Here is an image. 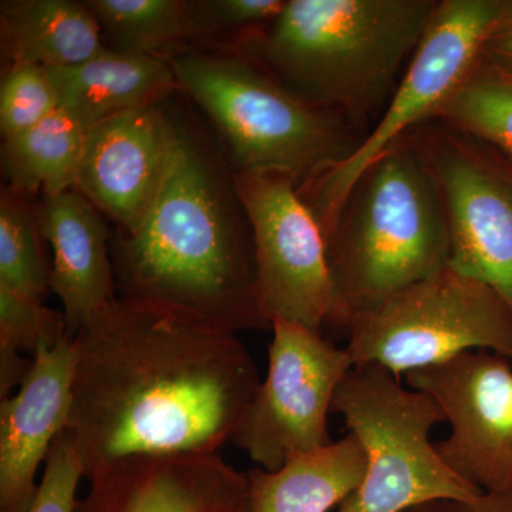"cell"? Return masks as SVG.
Wrapping results in <instances>:
<instances>
[{
  "instance_id": "obj_1",
  "label": "cell",
  "mask_w": 512,
  "mask_h": 512,
  "mask_svg": "<svg viewBox=\"0 0 512 512\" xmlns=\"http://www.w3.org/2000/svg\"><path fill=\"white\" fill-rule=\"evenodd\" d=\"M64 433L90 480L136 457L218 454L261 384L237 333L116 298L73 338Z\"/></svg>"
},
{
  "instance_id": "obj_2",
  "label": "cell",
  "mask_w": 512,
  "mask_h": 512,
  "mask_svg": "<svg viewBox=\"0 0 512 512\" xmlns=\"http://www.w3.org/2000/svg\"><path fill=\"white\" fill-rule=\"evenodd\" d=\"M117 298L214 328L271 329L256 298L254 245L234 171L187 120L174 116L163 183L146 217L111 237Z\"/></svg>"
},
{
  "instance_id": "obj_3",
  "label": "cell",
  "mask_w": 512,
  "mask_h": 512,
  "mask_svg": "<svg viewBox=\"0 0 512 512\" xmlns=\"http://www.w3.org/2000/svg\"><path fill=\"white\" fill-rule=\"evenodd\" d=\"M439 0H288L268 28L225 49L366 136L382 116Z\"/></svg>"
},
{
  "instance_id": "obj_4",
  "label": "cell",
  "mask_w": 512,
  "mask_h": 512,
  "mask_svg": "<svg viewBox=\"0 0 512 512\" xmlns=\"http://www.w3.org/2000/svg\"><path fill=\"white\" fill-rule=\"evenodd\" d=\"M326 241L345 335L356 312L450 265L439 188L409 138L360 175Z\"/></svg>"
},
{
  "instance_id": "obj_5",
  "label": "cell",
  "mask_w": 512,
  "mask_h": 512,
  "mask_svg": "<svg viewBox=\"0 0 512 512\" xmlns=\"http://www.w3.org/2000/svg\"><path fill=\"white\" fill-rule=\"evenodd\" d=\"M170 63L181 92L217 128L234 173H281L301 188L348 160L365 138L235 50L191 47Z\"/></svg>"
},
{
  "instance_id": "obj_6",
  "label": "cell",
  "mask_w": 512,
  "mask_h": 512,
  "mask_svg": "<svg viewBox=\"0 0 512 512\" xmlns=\"http://www.w3.org/2000/svg\"><path fill=\"white\" fill-rule=\"evenodd\" d=\"M332 413L342 416L366 454L362 483L338 512H403L436 500L473 503L483 495L448 468L431 441V431L446 421L439 404L384 367H353Z\"/></svg>"
},
{
  "instance_id": "obj_7",
  "label": "cell",
  "mask_w": 512,
  "mask_h": 512,
  "mask_svg": "<svg viewBox=\"0 0 512 512\" xmlns=\"http://www.w3.org/2000/svg\"><path fill=\"white\" fill-rule=\"evenodd\" d=\"M346 336L355 367L377 365L396 377L474 350L512 362V308L448 265L356 312Z\"/></svg>"
},
{
  "instance_id": "obj_8",
  "label": "cell",
  "mask_w": 512,
  "mask_h": 512,
  "mask_svg": "<svg viewBox=\"0 0 512 512\" xmlns=\"http://www.w3.org/2000/svg\"><path fill=\"white\" fill-rule=\"evenodd\" d=\"M511 12L512 0H440L392 99L355 153L298 188L326 237L360 175L414 128L433 119L481 59L495 26Z\"/></svg>"
},
{
  "instance_id": "obj_9",
  "label": "cell",
  "mask_w": 512,
  "mask_h": 512,
  "mask_svg": "<svg viewBox=\"0 0 512 512\" xmlns=\"http://www.w3.org/2000/svg\"><path fill=\"white\" fill-rule=\"evenodd\" d=\"M254 245L256 298L269 325L336 328L338 301L318 218L281 173H234Z\"/></svg>"
},
{
  "instance_id": "obj_10",
  "label": "cell",
  "mask_w": 512,
  "mask_h": 512,
  "mask_svg": "<svg viewBox=\"0 0 512 512\" xmlns=\"http://www.w3.org/2000/svg\"><path fill=\"white\" fill-rule=\"evenodd\" d=\"M268 373L231 443L266 471L332 443L329 413L340 383L352 372L346 348L288 320H274Z\"/></svg>"
},
{
  "instance_id": "obj_11",
  "label": "cell",
  "mask_w": 512,
  "mask_h": 512,
  "mask_svg": "<svg viewBox=\"0 0 512 512\" xmlns=\"http://www.w3.org/2000/svg\"><path fill=\"white\" fill-rule=\"evenodd\" d=\"M406 138L439 188L451 268L491 286L512 308V165L440 120Z\"/></svg>"
},
{
  "instance_id": "obj_12",
  "label": "cell",
  "mask_w": 512,
  "mask_h": 512,
  "mask_svg": "<svg viewBox=\"0 0 512 512\" xmlns=\"http://www.w3.org/2000/svg\"><path fill=\"white\" fill-rule=\"evenodd\" d=\"M407 386L433 397L450 434L437 451L483 494H512V362L485 350L414 370Z\"/></svg>"
},
{
  "instance_id": "obj_13",
  "label": "cell",
  "mask_w": 512,
  "mask_h": 512,
  "mask_svg": "<svg viewBox=\"0 0 512 512\" xmlns=\"http://www.w3.org/2000/svg\"><path fill=\"white\" fill-rule=\"evenodd\" d=\"M163 104L127 111L87 130L74 190L110 217L116 231L140 224L163 183L174 134V116Z\"/></svg>"
},
{
  "instance_id": "obj_14",
  "label": "cell",
  "mask_w": 512,
  "mask_h": 512,
  "mask_svg": "<svg viewBox=\"0 0 512 512\" xmlns=\"http://www.w3.org/2000/svg\"><path fill=\"white\" fill-rule=\"evenodd\" d=\"M89 483L76 512H251L247 473L220 454L128 458Z\"/></svg>"
},
{
  "instance_id": "obj_15",
  "label": "cell",
  "mask_w": 512,
  "mask_h": 512,
  "mask_svg": "<svg viewBox=\"0 0 512 512\" xmlns=\"http://www.w3.org/2000/svg\"><path fill=\"white\" fill-rule=\"evenodd\" d=\"M73 339L42 346L18 392L0 400V512H26L36 476L72 409Z\"/></svg>"
},
{
  "instance_id": "obj_16",
  "label": "cell",
  "mask_w": 512,
  "mask_h": 512,
  "mask_svg": "<svg viewBox=\"0 0 512 512\" xmlns=\"http://www.w3.org/2000/svg\"><path fill=\"white\" fill-rule=\"evenodd\" d=\"M40 227L52 248L50 292L63 306L70 338L117 298L109 225L79 191L39 201Z\"/></svg>"
},
{
  "instance_id": "obj_17",
  "label": "cell",
  "mask_w": 512,
  "mask_h": 512,
  "mask_svg": "<svg viewBox=\"0 0 512 512\" xmlns=\"http://www.w3.org/2000/svg\"><path fill=\"white\" fill-rule=\"evenodd\" d=\"M47 72L60 109L86 130L127 111L163 104L180 90L170 60L107 47L87 62Z\"/></svg>"
},
{
  "instance_id": "obj_18",
  "label": "cell",
  "mask_w": 512,
  "mask_h": 512,
  "mask_svg": "<svg viewBox=\"0 0 512 512\" xmlns=\"http://www.w3.org/2000/svg\"><path fill=\"white\" fill-rule=\"evenodd\" d=\"M106 50L99 23L84 2L3 0L0 52L3 66L29 63L62 69Z\"/></svg>"
},
{
  "instance_id": "obj_19",
  "label": "cell",
  "mask_w": 512,
  "mask_h": 512,
  "mask_svg": "<svg viewBox=\"0 0 512 512\" xmlns=\"http://www.w3.org/2000/svg\"><path fill=\"white\" fill-rule=\"evenodd\" d=\"M365 471V450L349 431L279 470H249L251 512H329L359 487Z\"/></svg>"
},
{
  "instance_id": "obj_20",
  "label": "cell",
  "mask_w": 512,
  "mask_h": 512,
  "mask_svg": "<svg viewBox=\"0 0 512 512\" xmlns=\"http://www.w3.org/2000/svg\"><path fill=\"white\" fill-rule=\"evenodd\" d=\"M86 136V128L59 109L36 126L3 138L6 185L30 197L74 190Z\"/></svg>"
},
{
  "instance_id": "obj_21",
  "label": "cell",
  "mask_w": 512,
  "mask_h": 512,
  "mask_svg": "<svg viewBox=\"0 0 512 512\" xmlns=\"http://www.w3.org/2000/svg\"><path fill=\"white\" fill-rule=\"evenodd\" d=\"M107 49L170 60L192 45L187 0H86Z\"/></svg>"
},
{
  "instance_id": "obj_22",
  "label": "cell",
  "mask_w": 512,
  "mask_h": 512,
  "mask_svg": "<svg viewBox=\"0 0 512 512\" xmlns=\"http://www.w3.org/2000/svg\"><path fill=\"white\" fill-rule=\"evenodd\" d=\"M431 120L476 138L512 165V74L481 56Z\"/></svg>"
},
{
  "instance_id": "obj_23",
  "label": "cell",
  "mask_w": 512,
  "mask_h": 512,
  "mask_svg": "<svg viewBox=\"0 0 512 512\" xmlns=\"http://www.w3.org/2000/svg\"><path fill=\"white\" fill-rule=\"evenodd\" d=\"M33 197L3 185L0 194V285L45 302L50 293L46 239L39 204Z\"/></svg>"
},
{
  "instance_id": "obj_24",
  "label": "cell",
  "mask_w": 512,
  "mask_h": 512,
  "mask_svg": "<svg viewBox=\"0 0 512 512\" xmlns=\"http://www.w3.org/2000/svg\"><path fill=\"white\" fill-rule=\"evenodd\" d=\"M191 47L225 49L274 23L285 0H188ZM190 47V49H191Z\"/></svg>"
},
{
  "instance_id": "obj_25",
  "label": "cell",
  "mask_w": 512,
  "mask_h": 512,
  "mask_svg": "<svg viewBox=\"0 0 512 512\" xmlns=\"http://www.w3.org/2000/svg\"><path fill=\"white\" fill-rule=\"evenodd\" d=\"M60 109L59 96L47 69L36 64H6L0 83V133L15 136Z\"/></svg>"
},
{
  "instance_id": "obj_26",
  "label": "cell",
  "mask_w": 512,
  "mask_h": 512,
  "mask_svg": "<svg viewBox=\"0 0 512 512\" xmlns=\"http://www.w3.org/2000/svg\"><path fill=\"white\" fill-rule=\"evenodd\" d=\"M66 338L70 336L63 312L0 285V348L35 359L42 346L55 348Z\"/></svg>"
},
{
  "instance_id": "obj_27",
  "label": "cell",
  "mask_w": 512,
  "mask_h": 512,
  "mask_svg": "<svg viewBox=\"0 0 512 512\" xmlns=\"http://www.w3.org/2000/svg\"><path fill=\"white\" fill-rule=\"evenodd\" d=\"M82 478L80 458L62 431L50 448L39 490L26 512H76L77 487Z\"/></svg>"
},
{
  "instance_id": "obj_28",
  "label": "cell",
  "mask_w": 512,
  "mask_h": 512,
  "mask_svg": "<svg viewBox=\"0 0 512 512\" xmlns=\"http://www.w3.org/2000/svg\"><path fill=\"white\" fill-rule=\"evenodd\" d=\"M35 359L16 350L0 348V399L12 396L32 372Z\"/></svg>"
},
{
  "instance_id": "obj_29",
  "label": "cell",
  "mask_w": 512,
  "mask_h": 512,
  "mask_svg": "<svg viewBox=\"0 0 512 512\" xmlns=\"http://www.w3.org/2000/svg\"><path fill=\"white\" fill-rule=\"evenodd\" d=\"M483 57L512 74V12L495 26L485 40Z\"/></svg>"
},
{
  "instance_id": "obj_30",
  "label": "cell",
  "mask_w": 512,
  "mask_h": 512,
  "mask_svg": "<svg viewBox=\"0 0 512 512\" xmlns=\"http://www.w3.org/2000/svg\"><path fill=\"white\" fill-rule=\"evenodd\" d=\"M466 505L467 512H512L511 495L483 494Z\"/></svg>"
},
{
  "instance_id": "obj_31",
  "label": "cell",
  "mask_w": 512,
  "mask_h": 512,
  "mask_svg": "<svg viewBox=\"0 0 512 512\" xmlns=\"http://www.w3.org/2000/svg\"><path fill=\"white\" fill-rule=\"evenodd\" d=\"M403 512H467L464 503H458L453 500H436L414 505L409 510Z\"/></svg>"
}]
</instances>
